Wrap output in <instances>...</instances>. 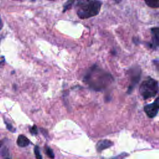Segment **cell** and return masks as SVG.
<instances>
[{
  "label": "cell",
  "instance_id": "1",
  "mask_svg": "<svg viewBox=\"0 0 159 159\" xmlns=\"http://www.w3.org/2000/svg\"><path fill=\"white\" fill-rule=\"evenodd\" d=\"M112 75L100 68L98 65L92 66L84 76V82L94 91H100L106 88L112 81Z\"/></svg>",
  "mask_w": 159,
  "mask_h": 159
},
{
  "label": "cell",
  "instance_id": "2",
  "mask_svg": "<svg viewBox=\"0 0 159 159\" xmlns=\"http://www.w3.org/2000/svg\"><path fill=\"white\" fill-rule=\"evenodd\" d=\"M101 5L102 2L99 0L78 1L77 15L82 19L95 16L99 14Z\"/></svg>",
  "mask_w": 159,
  "mask_h": 159
},
{
  "label": "cell",
  "instance_id": "3",
  "mask_svg": "<svg viewBox=\"0 0 159 159\" xmlns=\"http://www.w3.org/2000/svg\"><path fill=\"white\" fill-rule=\"evenodd\" d=\"M139 92L144 99L154 97L159 92V83L155 79L148 77L140 86Z\"/></svg>",
  "mask_w": 159,
  "mask_h": 159
},
{
  "label": "cell",
  "instance_id": "4",
  "mask_svg": "<svg viewBox=\"0 0 159 159\" xmlns=\"http://www.w3.org/2000/svg\"><path fill=\"white\" fill-rule=\"evenodd\" d=\"M127 73L130 79V84L127 89V93L130 94L140 80L141 76V69L139 66H135L130 68L127 71Z\"/></svg>",
  "mask_w": 159,
  "mask_h": 159
},
{
  "label": "cell",
  "instance_id": "5",
  "mask_svg": "<svg viewBox=\"0 0 159 159\" xmlns=\"http://www.w3.org/2000/svg\"><path fill=\"white\" fill-rule=\"evenodd\" d=\"M144 111L148 117L153 118L156 116L159 111V97H158L153 102L145 106Z\"/></svg>",
  "mask_w": 159,
  "mask_h": 159
},
{
  "label": "cell",
  "instance_id": "6",
  "mask_svg": "<svg viewBox=\"0 0 159 159\" xmlns=\"http://www.w3.org/2000/svg\"><path fill=\"white\" fill-rule=\"evenodd\" d=\"M152 41L148 43V47L153 50L159 48V27H153L151 29Z\"/></svg>",
  "mask_w": 159,
  "mask_h": 159
},
{
  "label": "cell",
  "instance_id": "7",
  "mask_svg": "<svg viewBox=\"0 0 159 159\" xmlns=\"http://www.w3.org/2000/svg\"><path fill=\"white\" fill-rule=\"evenodd\" d=\"M113 145V142L107 139L101 140L96 143V150L98 152H101L106 148L111 147Z\"/></svg>",
  "mask_w": 159,
  "mask_h": 159
},
{
  "label": "cell",
  "instance_id": "8",
  "mask_svg": "<svg viewBox=\"0 0 159 159\" xmlns=\"http://www.w3.org/2000/svg\"><path fill=\"white\" fill-rule=\"evenodd\" d=\"M17 143L18 146H19L20 147H25L29 145L30 140L25 136H24L23 135H20L17 137Z\"/></svg>",
  "mask_w": 159,
  "mask_h": 159
},
{
  "label": "cell",
  "instance_id": "9",
  "mask_svg": "<svg viewBox=\"0 0 159 159\" xmlns=\"http://www.w3.org/2000/svg\"><path fill=\"white\" fill-rule=\"evenodd\" d=\"M145 1L149 7L153 8L159 7V0H145Z\"/></svg>",
  "mask_w": 159,
  "mask_h": 159
},
{
  "label": "cell",
  "instance_id": "10",
  "mask_svg": "<svg viewBox=\"0 0 159 159\" xmlns=\"http://www.w3.org/2000/svg\"><path fill=\"white\" fill-rule=\"evenodd\" d=\"M75 0H67L66 2L65 3V4L63 5V12H65V11H66L67 10L70 9L73 4L74 3Z\"/></svg>",
  "mask_w": 159,
  "mask_h": 159
},
{
  "label": "cell",
  "instance_id": "11",
  "mask_svg": "<svg viewBox=\"0 0 159 159\" xmlns=\"http://www.w3.org/2000/svg\"><path fill=\"white\" fill-rule=\"evenodd\" d=\"M45 152L49 158H50L51 159L54 158L55 155H54L53 152L49 147H45Z\"/></svg>",
  "mask_w": 159,
  "mask_h": 159
},
{
  "label": "cell",
  "instance_id": "12",
  "mask_svg": "<svg viewBox=\"0 0 159 159\" xmlns=\"http://www.w3.org/2000/svg\"><path fill=\"white\" fill-rule=\"evenodd\" d=\"M34 153L36 157V159H42V157L40 154V150H39V148L38 146H35L34 147Z\"/></svg>",
  "mask_w": 159,
  "mask_h": 159
},
{
  "label": "cell",
  "instance_id": "13",
  "mask_svg": "<svg viewBox=\"0 0 159 159\" xmlns=\"http://www.w3.org/2000/svg\"><path fill=\"white\" fill-rule=\"evenodd\" d=\"M4 122H5V124H6V128L9 130V131H11V132H16V129H15V128L10 124V123H9V122H7V121H4Z\"/></svg>",
  "mask_w": 159,
  "mask_h": 159
},
{
  "label": "cell",
  "instance_id": "14",
  "mask_svg": "<svg viewBox=\"0 0 159 159\" xmlns=\"http://www.w3.org/2000/svg\"><path fill=\"white\" fill-rule=\"evenodd\" d=\"M30 133L33 135H36L38 133V130H37V127L35 125H34L32 127L30 128L29 129Z\"/></svg>",
  "mask_w": 159,
  "mask_h": 159
},
{
  "label": "cell",
  "instance_id": "15",
  "mask_svg": "<svg viewBox=\"0 0 159 159\" xmlns=\"http://www.w3.org/2000/svg\"><path fill=\"white\" fill-rule=\"evenodd\" d=\"M153 63L155 65V66L156 67L157 71L159 72V60L158 59H155L153 60Z\"/></svg>",
  "mask_w": 159,
  "mask_h": 159
},
{
  "label": "cell",
  "instance_id": "16",
  "mask_svg": "<svg viewBox=\"0 0 159 159\" xmlns=\"http://www.w3.org/2000/svg\"><path fill=\"white\" fill-rule=\"evenodd\" d=\"M2 25H3V24H2V20H1V17H0V30L2 29Z\"/></svg>",
  "mask_w": 159,
  "mask_h": 159
},
{
  "label": "cell",
  "instance_id": "17",
  "mask_svg": "<svg viewBox=\"0 0 159 159\" xmlns=\"http://www.w3.org/2000/svg\"><path fill=\"white\" fill-rule=\"evenodd\" d=\"M2 145H3V142H2V141L0 139V150H1V148H2Z\"/></svg>",
  "mask_w": 159,
  "mask_h": 159
},
{
  "label": "cell",
  "instance_id": "18",
  "mask_svg": "<svg viewBox=\"0 0 159 159\" xmlns=\"http://www.w3.org/2000/svg\"><path fill=\"white\" fill-rule=\"evenodd\" d=\"M91 1V0H78V1Z\"/></svg>",
  "mask_w": 159,
  "mask_h": 159
},
{
  "label": "cell",
  "instance_id": "19",
  "mask_svg": "<svg viewBox=\"0 0 159 159\" xmlns=\"http://www.w3.org/2000/svg\"><path fill=\"white\" fill-rule=\"evenodd\" d=\"M5 159H10V158H6Z\"/></svg>",
  "mask_w": 159,
  "mask_h": 159
}]
</instances>
